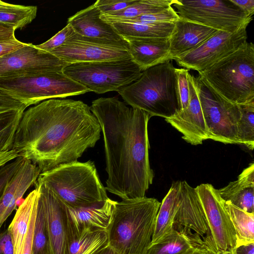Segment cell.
<instances>
[{"label":"cell","mask_w":254,"mask_h":254,"mask_svg":"<svg viewBox=\"0 0 254 254\" xmlns=\"http://www.w3.org/2000/svg\"><path fill=\"white\" fill-rule=\"evenodd\" d=\"M99 123L82 101L50 99L23 112L12 150L41 172L77 161L100 138Z\"/></svg>","instance_id":"obj_1"},{"label":"cell","mask_w":254,"mask_h":254,"mask_svg":"<svg viewBox=\"0 0 254 254\" xmlns=\"http://www.w3.org/2000/svg\"><path fill=\"white\" fill-rule=\"evenodd\" d=\"M90 108L103 136L106 190L122 199L145 196L154 178L149 160L151 117L117 97L98 98Z\"/></svg>","instance_id":"obj_2"},{"label":"cell","mask_w":254,"mask_h":254,"mask_svg":"<svg viewBox=\"0 0 254 254\" xmlns=\"http://www.w3.org/2000/svg\"><path fill=\"white\" fill-rule=\"evenodd\" d=\"M160 205L146 196L117 201L107 230L109 245L119 254H146Z\"/></svg>","instance_id":"obj_3"},{"label":"cell","mask_w":254,"mask_h":254,"mask_svg":"<svg viewBox=\"0 0 254 254\" xmlns=\"http://www.w3.org/2000/svg\"><path fill=\"white\" fill-rule=\"evenodd\" d=\"M130 107L166 119L181 110L176 68L169 61L148 68L118 91Z\"/></svg>","instance_id":"obj_4"},{"label":"cell","mask_w":254,"mask_h":254,"mask_svg":"<svg viewBox=\"0 0 254 254\" xmlns=\"http://www.w3.org/2000/svg\"><path fill=\"white\" fill-rule=\"evenodd\" d=\"M36 182L44 184L70 208L86 207L109 198L94 162L89 160L41 172Z\"/></svg>","instance_id":"obj_5"},{"label":"cell","mask_w":254,"mask_h":254,"mask_svg":"<svg viewBox=\"0 0 254 254\" xmlns=\"http://www.w3.org/2000/svg\"><path fill=\"white\" fill-rule=\"evenodd\" d=\"M199 75L229 101L243 105L254 102V45L246 42Z\"/></svg>","instance_id":"obj_6"},{"label":"cell","mask_w":254,"mask_h":254,"mask_svg":"<svg viewBox=\"0 0 254 254\" xmlns=\"http://www.w3.org/2000/svg\"><path fill=\"white\" fill-rule=\"evenodd\" d=\"M0 90L17 99L26 108L46 99L65 98L90 92L63 71L0 77Z\"/></svg>","instance_id":"obj_7"},{"label":"cell","mask_w":254,"mask_h":254,"mask_svg":"<svg viewBox=\"0 0 254 254\" xmlns=\"http://www.w3.org/2000/svg\"><path fill=\"white\" fill-rule=\"evenodd\" d=\"M62 71L90 91L98 94L118 92L138 79L142 72L131 59L70 64Z\"/></svg>","instance_id":"obj_8"},{"label":"cell","mask_w":254,"mask_h":254,"mask_svg":"<svg viewBox=\"0 0 254 254\" xmlns=\"http://www.w3.org/2000/svg\"><path fill=\"white\" fill-rule=\"evenodd\" d=\"M172 6L181 19L230 33L253 19L231 0H173Z\"/></svg>","instance_id":"obj_9"},{"label":"cell","mask_w":254,"mask_h":254,"mask_svg":"<svg viewBox=\"0 0 254 254\" xmlns=\"http://www.w3.org/2000/svg\"><path fill=\"white\" fill-rule=\"evenodd\" d=\"M194 81L209 139L225 144H238V124L241 113L239 105L218 94L200 76Z\"/></svg>","instance_id":"obj_10"},{"label":"cell","mask_w":254,"mask_h":254,"mask_svg":"<svg viewBox=\"0 0 254 254\" xmlns=\"http://www.w3.org/2000/svg\"><path fill=\"white\" fill-rule=\"evenodd\" d=\"M68 64L119 61L131 59L127 41L96 39L75 33L62 46L52 50Z\"/></svg>","instance_id":"obj_11"},{"label":"cell","mask_w":254,"mask_h":254,"mask_svg":"<svg viewBox=\"0 0 254 254\" xmlns=\"http://www.w3.org/2000/svg\"><path fill=\"white\" fill-rule=\"evenodd\" d=\"M173 229L212 254L219 252L215 244L202 204L194 188L181 181V198Z\"/></svg>","instance_id":"obj_12"},{"label":"cell","mask_w":254,"mask_h":254,"mask_svg":"<svg viewBox=\"0 0 254 254\" xmlns=\"http://www.w3.org/2000/svg\"><path fill=\"white\" fill-rule=\"evenodd\" d=\"M247 27H242L234 33L218 31L197 48L174 60L180 66L199 73L247 42Z\"/></svg>","instance_id":"obj_13"},{"label":"cell","mask_w":254,"mask_h":254,"mask_svg":"<svg viewBox=\"0 0 254 254\" xmlns=\"http://www.w3.org/2000/svg\"><path fill=\"white\" fill-rule=\"evenodd\" d=\"M66 62L31 43L0 57V77L25 76L61 72Z\"/></svg>","instance_id":"obj_14"},{"label":"cell","mask_w":254,"mask_h":254,"mask_svg":"<svg viewBox=\"0 0 254 254\" xmlns=\"http://www.w3.org/2000/svg\"><path fill=\"white\" fill-rule=\"evenodd\" d=\"M200 199L219 252L234 250L237 246L235 230L217 189L211 184H201L194 188Z\"/></svg>","instance_id":"obj_15"},{"label":"cell","mask_w":254,"mask_h":254,"mask_svg":"<svg viewBox=\"0 0 254 254\" xmlns=\"http://www.w3.org/2000/svg\"><path fill=\"white\" fill-rule=\"evenodd\" d=\"M188 79L190 92L188 106L165 119V120L183 134L182 138L184 140L191 145H196L209 139V135L195 85L194 76L189 73Z\"/></svg>","instance_id":"obj_16"},{"label":"cell","mask_w":254,"mask_h":254,"mask_svg":"<svg viewBox=\"0 0 254 254\" xmlns=\"http://www.w3.org/2000/svg\"><path fill=\"white\" fill-rule=\"evenodd\" d=\"M45 215L51 254H65L67 247L66 205L43 184L35 183Z\"/></svg>","instance_id":"obj_17"},{"label":"cell","mask_w":254,"mask_h":254,"mask_svg":"<svg viewBox=\"0 0 254 254\" xmlns=\"http://www.w3.org/2000/svg\"><path fill=\"white\" fill-rule=\"evenodd\" d=\"M117 201L110 198L90 206L70 208L66 206L67 243L69 239L97 231H107Z\"/></svg>","instance_id":"obj_18"},{"label":"cell","mask_w":254,"mask_h":254,"mask_svg":"<svg viewBox=\"0 0 254 254\" xmlns=\"http://www.w3.org/2000/svg\"><path fill=\"white\" fill-rule=\"evenodd\" d=\"M218 30L180 18L169 38V59L181 57L201 45Z\"/></svg>","instance_id":"obj_19"},{"label":"cell","mask_w":254,"mask_h":254,"mask_svg":"<svg viewBox=\"0 0 254 254\" xmlns=\"http://www.w3.org/2000/svg\"><path fill=\"white\" fill-rule=\"evenodd\" d=\"M41 173L38 167L25 159L8 182L0 198V228L15 208L18 200L35 184Z\"/></svg>","instance_id":"obj_20"},{"label":"cell","mask_w":254,"mask_h":254,"mask_svg":"<svg viewBox=\"0 0 254 254\" xmlns=\"http://www.w3.org/2000/svg\"><path fill=\"white\" fill-rule=\"evenodd\" d=\"M95 3L77 12L67 19L75 32L81 36L100 39L123 41L124 39L110 22L101 17Z\"/></svg>","instance_id":"obj_21"},{"label":"cell","mask_w":254,"mask_h":254,"mask_svg":"<svg viewBox=\"0 0 254 254\" xmlns=\"http://www.w3.org/2000/svg\"><path fill=\"white\" fill-rule=\"evenodd\" d=\"M132 60L143 71L170 61L169 38L126 39Z\"/></svg>","instance_id":"obj_22"},{"label":"cell","mask_w":254,"mask_h":254,"mask_svg":"<svg viewBox=\"0 0 254 254\" xmlns=\"http://www.w3.org/2000/svg\"><path fill=\"white\" fill-rule=\"evenodd\" d=\"M217 190L224 201L247 212L254 213V162L242 171L237 180Z\"/></svg>","instance_id":"obj_23"},{"label":"cell","mask_w":254,"mask_h":254,"mask_svg":"<svg viewBox=\"0 0 254 254\" xmlns=\"http://www.w3.org/2000/svg\"><path fill=\"white\" fill-rule=\"evenodd\" d=\"M181 181L172 183L159 208L151 245L163 240L173 230L174 219L181 198Z\"/></svg>","instance_id":"obj_24"},{"label":"cell","mask_w":254,"mask_h":254,"mask_svg":"<svg viewBox=\"0 0 254 254\" xmlns=\"http://www.w3.org/2000/svg\"><path fill=\"white\" fill-rule=\"evenodd\" d=\"M124 39L170 38L174 23H141L128 21L110 22Z\"/></svg>","instance_id":"obj_25"},{"label":"cell","mask_w":254,"mask_h":254,"mask_svg":"<svg viewBox=\"0 0 254 254\" xmlns=\"http://www.w3.org/2000/svg\"><path fill=\"white\" fill-rule=\"evenodd\" d=\"M37 200L38 190L35 188L19 206L7 228L12 238L13 254H20L32 213L37 203Z\"/></svg>","instance_id":"obj_26"},{"label":"cell","mask_w":254,"mask_h":254,"mask_svg":"<svg viewBox=\"0 0 254 254\" xmlns=\"http://www.w3.org/2000/svg\"><path fill=\"white\" fill-rule=\"evenodd\" d=\"M173 2V0H137L126 8L109 14H101V17L109 22L132 18L164 10L172 6Z\"/></svg>","instance_id":"obj_27"},{"label":"cell","mask_w":254,"mask_h":254,"mask_svg":"<svg viewBox=\"0 0 254 254\" xmlns=\"http://www.w3.org/2000/svg\"><path fill=\"white\" fill-rule=\"evenodd\" d=\"M37 6L13 4L0 0V25L21 29L37 15Z\"/></svg>","instance_id":"obj_28"},{"label":"cell","mask_w":254,"mask_h":254,"mask_svg":"<svg viewBox=\"0 0 254 254\" xmlns=\"http://www.w3.org/2000/svg\"><path fill=\"white\" fill-rule=\"evenodd\" d=\"M108 245L107 231L88 232L68 240L65 254H93Z\"/></svg>","instance_id":"obj_29"},{"label":"cell","mask_w":254,"mask_h":254,"mask_svg":"<svg viewBox=\"0 0 254 254\" xmlns=\"http://www.w3.org/2000/svg\"><path fill=\"white\" fill-rule=\"evenodd\" d=\"M225 206L234 227L237 246L254 243V213L247 212L225 202Z\"/></svg>","instance_id":"obj_30"},{"label":"cell","mask_w":254,"mask_h":254,"mask_svg":"<svg viewBox=\"0 0 254 254\" xmlns=\"http://www.w3.org/2000/svg\"><path fill=\"white\" fill-rule=\"evenodd\" d=\"M195 248H203L185 235L173 229L163 240L151 245L146 254H182Z\"/></svg>","instance_id":"obj_31"},{"label":"cell","mask_w":254,"mask_h":254,"mask_svg":"<svg viewBox=\"0 0 254 254\" xmlns=\"http://www.w3.org/2000/svg\"><path fill=\"white\" fill-rule=\"evenodd\" d=\"M23 112L10 110L0 113V152L12 150L15 133Z\"/></svg>","instance_id":"obj_32"},{"label":"cell","mask_w":254,"mask_h":254,"mask_svg":"<svg viewBox=\"0 0 254 254\" xmlns=\"http://www.w3.org/2000/svg\"><path fill=\"white\" fill-rule=\"evenodd\" d=\"M31 254H51L44 210L38 195Z\"/></svg>","instance_id":"obj_33"},{"label":"cell","mask_w":254,"mask_h":254,"mask_svg":"<svg viewBox=\"0 0 254 254\" xmlns=\"http://www.w3.org/2000/svg\"><path fill=\"white\" fill-rule=\"evenodd\" d=\"M239 105L241 113L238 124L239 143L253 150L254 148V102Z\"/></svg>","instance_id":"obj_34"},{"label":"cell","mask_w":254,"mask_h":254,"mask_svg":"<svg viewBox=\"0 0 254 254\" xmlns=\"http://www.w3.org/2000/svg\"><path fill=\"white\" fill-rule=\"evenodd\" d=\"M179 19L176 11L170 6L158 12L141 15L134 18L119 21L141 23H174Z\"/></svg>","instance_id":"obj_35"},{"label":"cell","mask_w":254,"mask_h":254,"mask_svg":"<svg viewBox=\"0 0 254 254\" xmlns=\"http://www.w3.org/2000/svg\"><path fill=\"white\" fill-rule=\"evenodd\" d=\"M75 33L69 24L67 25L51 38L45 42L36 45L42 50L50 52L52 50L62 46L67 39Z\"/></svg>","instance_id":"obj_36"},{"label":"cell","mask_w":254,"mask_h":254,"mask_svg":"<svg viewBox=\"0 0 254 254\" xmlns=\"http://www.w3.org/2000/svg\"><path fill=\"white\" fill-rule=\"evenodd\" d=\"M25 160V158L18 156L14 161L0 169V198L7 183L21 167Z\"/></svg>","instance_id":"obj_37"},{"label":"cell","mask_w":254,"mask_h":254,"mask_svg":"<svg viewBox=\"0 0 254 254\" xmlns=\"http://www.w3.org/2000/svg\"><path fill=\"white\" fill-rule=\"evenodd\" d=\"M178 76V88L180 100L181 110L186 109L189 105L190 92L188 74L186 68H176Z\"/></svg>","instance_id":"obj_38"},{"label":"cell","mask_w":254,"mask_h":254,"mask_svg":"<svg viewBox=\"0 0 254 254\" xmlns=\"http://www.w3.org/2000/svg\"><path fill=\"white\" fill-rule=\"evenodd\" d=\"M137 0H98L94 2L101 14H107L122 10Z\"/></svg>","instance_id":"obj_39"},{"label":"cell","mask_w":254,"mask_h":254,"mask_svg":"<svg viewBox=\"0 0 254 254\" xmlns=\"http://www.w3.org/2000/svg\"><path fill=\"white\" fill-rule=\"evenodd\" d=\"M25 105L17 99L0 90V113L10 110L24 112Z\"/></svg>","instance_id":"obj_40"},{"label":"cell","mask_w":254,"mask_h":254,"mask_svg":"<svg viewBox=\"0 0 254 254\" xmlns=\"http://www.w3.org/2000/svg\"><path fill=\"white\" fill-rule=\"evenodd\" d=\"M26 44L18 40L16 37L0 40V57L24 46Z\"/></svg>","instance_id":"obj_41"},{"label":"cell","mask_w":254,"mask_h":254,"mask_svg":"<svg viewBox=\"0 0 254 254\" xmlns=\"http://www.w3.org/2000/svg\"><path fill=\"white\" fill-rule=\"evenodd\" d=\"M12 238L8 229L0 233V254H13Z\"/></svg>","instance_id":"obj_42"},{"label":"cell","mask_w":254,"mask_h":254,"mask_svg":"<svg viewBox=\"0 0 254 254\" xmlns=\"http://www.w3.org/2000/svg\"><path fill=\"white\" fill-rule=\"evenodd\" d=\"M247 15L253 17L254 13V0H231Z\"/></svg>","instance_id":"obj_43"},{"label":"cell","mask_w":254,"mask_h":254,"mask_svg":"<svg viewBox=\"0 0 254 254\" xmlns=\"http://www.w3.org/2000/svg\"><path fill=\"white\" fill-rule=\"evenodd\" d=\"M18 157L17 153L13 150L6 152H0V167L6 165L9 161Z\"/></svg>","instance_id":"obj_44"},{"label":"cell","mask_w":254,"mask_h":254,"mask_svg":"<svg viewBox=\"0 0 254 254\" xmlns=\"http://www.w3.org/2000/svg\"><path fill=\"white\" fill-rule=\"evenodd\" d=\"M234 252L235 254H254V243L239 245Z\"/></svg>","instance_id":"obj_45"},{"label":"cell","mask_w":254,"mask_h":254,"mask_svg":"<svg viewBox=\"0 0 254 254\" xmlns=\"http://www.w3.org/2000/svg\"><path fill=\"white\" fill-rule=\"evenodd\" d=\"M15 31L14 28L0 25V40L15 38Z\"/></svg>","instance_id":"obj_46"},{"label":"cell","mask_w":254,"mask_h":254,"mask_svg":"<svg viewBox=\"0 0 254 254\" xmlns=\"http://www.w3.org/2000/svg\"><path fill=\"white\" fill-rule=\"evenodd\" d=\"M182 254H212L208 250L201 248H195L190 249L187 252Z\"/></svg>","instance_id":"obj_47"},{"label":"cell","mask_w":254,"mask_h":254,"mask_svg":"<svg viewBox=\"0 0 254 254\" xmlns=\"http://www.w3.org/2000/svg\"><path fill=\"white\" fill-rule=\"evenodd\" d=\"M93 254H119L109 245L101 249Z\"/></svg>","instance_id":"obj_48"},{"label":"cell","mask_w":254,"mask_h":254,"mask_svg":"<svg viewBox=\"0 0 254 254\" xmlns=\"http://www.w3.org/2000/svg\"><path fill=\"white\" fill-rule=\"evenodd\" d=\"M221 254H235L234 250L230 251H226L224 252H221Z\"/></svg>","instance_id":"obj_49"},{"label":"cell","mask_w":254,"mask_h":254,"mask_svg":"<svg viewBox=\"0 0 254 254\" xmlns=\"http://www.w3.org/2000/svg\"><path fill=\"white\" fill-rule=\"evenodd\" d=\"M221 254V252H219L218 254Z\"/></svg>","instance_id":"obj_50"}]
</instances>
